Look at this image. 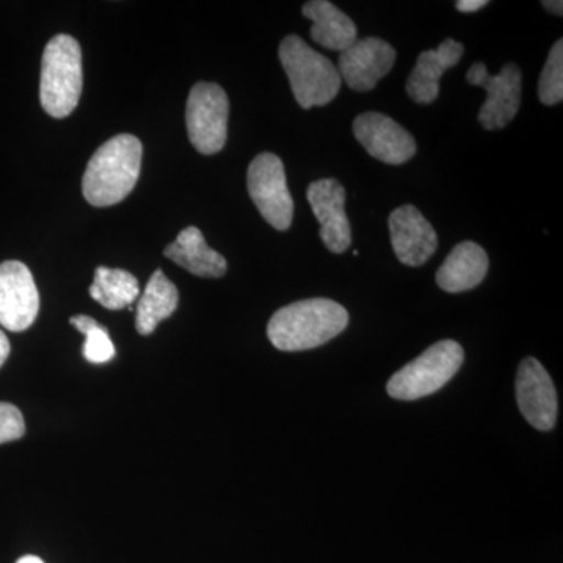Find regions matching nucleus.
<instances>
[{"label":"nucleus","instance_id":"obj_6","mask_svg":"<svg viewBox=\"0 0 563 563\" xmlns=\"http://www.w3.org/2000/svg\"><path fill=\"white\" fill-rule=\"evenodd\" d=\"M229 98L220 85L199 81L187 101V131L192 146L203 155L222 151L228 141Z\"/></svg>","mask_w":563,"mask_h":563},{"label":"nucleus","instance_id":"obj_17","mask_svg":"<svg viewBox=\"0 0 563 563\" xmlns=\"http://www.w3.org/2000/svg\"><path fill=\"white\" fill-rule=\"evenodd\" d=\"M165 255L195 276L217 279L228 273L225 258L220 252L211 250L202 232L192 225L177 235L176 242L166 247Z\"/></svg>","mask_w":563,"mask_h":563},{"label":"nucleus","instance_id":"obj_2","mask_svg":"<svg viewBox=\"0 0 563 563\" xmlns=\"http://www.w3.org/2000/svg\"><path fill=\"white\" fill-rule=\"evenodd\" d=\"M143 144L129 133L113 136L92 154L85 169L81 190L95 207L120 203L139 181Z\"/></svg>","mask_w":563,"mask_h":563},{"label":"nucleus","instance_id":"obj_22","mask_svg":"<svg viewBox=\"0 0 563 563\" xmlns=\"http://www.w3.org/2000/svg\"><path fill=\"white\" fill-rule=\"evenodd\" d=\"M539 98L544 106H558L563 99V40L551 47L547 65L540 74Z\"/></svg>","mask_w":563,"mask_h":563},{"label":"nucleus","instance_id":"obj_16","mask_svg":"<svg viewBox=\"0 0 563 563\" xmlns=\"http://www.w3.org/2000/svg\"><path fill=\"white\" fill-rule=\"evenodd\" d=\"M488 255L473 242L457 244L437 272L435 280L446 292L473 290L483 284L488 272Z\"/></svg>","mask_w":563,"mask_h":563},{"label":"nucleus","instance_id":"obj_9","mask_svg":"<svg viewBox=\"0 0 563 563\" xmlns=\"http://www.w3.org/2000/svg\"><path fill=\"white\" fill-rule=\"evenodd\" d=\"M40 312V292L31 269L22 262L0 265V325L7 331H27Z\"/></svg>","mask_w":563,"mask_h":563},{"label":"nucleus","instance_id":"obj_19","mask_svg":"<svg viewBox=\"0 0 563 563\" xmlns=\"http://www.w3.org/2000/svg\"><path fill=\"white\" fill-rule=\"evenodd\" d=\"M177 306L179 291L176 285L162 272H155L136 307V331L141 335H151L163 320L176 312Z\"/></svg>","mask_w":563,"mask_h":563},{"label":"nucleus","instance_id":"obj_21","mask_svg":"<svg viewBox=\"0 0 563 563\" xmlns=\"http://www.w3.org/2000/svg\"><path fill=\"white\" fill-rule=\"evenodd\" d=\"M70 324L85 335L84 355L88 362L101 365L114 357L117 350L111 342L109 331L95 318L79 314V317L70 318Z\"/></svg>","mask_w":563,"mask_h":563},{"label":"nucleus","instance_id":"obj_12","mask_svg":"<svg viewBox=\"0 0 563 563\" xmlns=\"http://www.w3.org/2000/svg\"><path fill=\"white\" fill-rule=\"evenodd\" d=\"M396 62V51L391 44L377 36L355 41L342 52L339 58V73L351 90L372 91L377 81L390 73Z\"/></svg>","mask_w":563,"mask_h":563},{"label":"nucleus","instance_id":"obj_5","mask_svg":"<svg viewBox=\"0 0 563 563\" xmlns=\"http://www.w3.org/2000/svg\"><path fill=\"white\" fill-rule=\"evenodd\" d=\"M465 352L457 342L443 340L428 347L420 357L393 374L387 393L399 401H415L439 391L461 369Z\"/></svg>","mask_w":563,"mask_h":563},{"label":"nucleus","instance_id":"obj_27","mask_svg":"<svg viewBox=\"0 0 563 563\" xmlns=\"http://www.w3.org/2000/svg\"><path fill=\"white\" fill-rule=\"evenodd\" d=\"M16 563H44L41 561L40 558H36V555H24V558H21L20 561Z\"/></svg>","mask_w":563,"mask_h":563},{"label":"nucleus","instance_id":"obj_10","mask_svg":"<svg viewBox=\"0 0 563 563\" xmlns=\"http://www.w3.org/2000/svg\"><path fill=\"white\" fill-rule=\"evenodd\" d=\"M515 391L526 421L537 431H551L558 421V391L542 363L533 357L525 358L520 363Z\"/></svg>","mask_w":563,"mask_h":563},{"label":"nucleus","instance_id":"obj_11","mask_svg":"<svg viewBox=\"0 0 563 563\" xmlns=\"http://www.w3.org/2000/svg\"><path fill=\"white\" fill-rule=\"evenodd\" d=\"M354 136L376 161L402 165L417 152V141L402 125L376 111H368L354 121Z\"/></svg>","mask_w":563,"mask_h":563},{"label":"nucleus","instance_id":"obj_8","mask_svg":"<svg viewBox=\"0 0 563 563\" xmlns=\"http://www.w3.org/2000/svg\"><path fill=\"white\" fill-rule=\"evenodd\" d=\"M466 81L487 91V101L479 111V122L487 131H498L512 122L520 110L521 70L515 63L503 66L498 76H490L484 63H474Z\"/></svg>","mask_w":563,"mask_h":563},{"label":"nucleus","instance_id":"obj_20","mask_svg":"<svg viewBox=\"0 0 563 563\" xmlns=\"http://www.w3.org/2000/svg\"><path fill=\"white\" fill-rule=\"evenodd\" d=\"M90 295L106 309L121 310L136 301L140 296V285L136 277L124 269L99 266L90 287Z\"/></svg>","mask_w":563,"mask_h":563},{"label":"nucleus","instance_id":"obj_15","mask_svg":"<svg viewBox=\"0 0 563 563\" xmlns=\"http://www.w3.org/2000/svg\"><path fill=\"white\" fill-rule=\"evenodd\" d=\"M463 51L459 41L446 38L437 49L421 52L406 84L410 99L422 106L435 101L440 95V79L448 69L461 62Z\"/></svg>","mask_w":563,"mask_h":563},{"label":"nucleus","instance_id":"obj_25","mask_svg":"<svg viewBox=\"0 0 563 563\" xmlns=\"http://www.w3.org/2000/svg\"><path fill=\"white\" fill-rule=\"evenodd\" d=\"M10 355V342L9 339H7L5 333L0 331V366L5 363L7 358H9Z\"/></svg>","mask_w":563,"mask_h":563},{"label":"nucleus","instance_id":"obj_1","mask_svg":"<svg viewBox=\"0 0 563 563\" xmlns=\"http://www.w3.org/2000/svg\"><path fill=\"white\" fill-rule=\"evenodd\" d=\"M350 313L332 299L313 298L282 307L268 322L276 350L298 352L322 346L347 328Z\"/></svg>","mask_w":563,"mask_h":563},{"label":"nucleus","instance_id":"obj_23","mask_svg":"<svg viewBox=\"0 0 563 563\" xmlns=\"http://www.w3.org/2000/svg\"><path fill=\"white\" fill-rule=\"evenodd\" d=\"M25 433L24 417L16 406L0 402V444L20 440Z\"/></svg>","mask_w":563,"mask_h":563},{"label":"nucleus","instance_id":"obj_24","mask_svg":"<svg viewBox=\"0 0 563 563\" xmlns=\"http://www.w3.org/2000/svg\"><path fill=\"white\" fill-rule=\"evenodd\" d=\"M485 5H488L487 0H459L455 3V7L462 13H474V11L483 10Z\"/></svg>","mask_w":563,"mask_h":563},{"label":"nucleus","instance_id":"obj_3","mask_svg":"<svg viewBox=\"0 0 563 563\" xmlns=\"http://www.w3.org/2000/svg\"><path fill=\"white\" fill-rule=\"evenodd\" d=\"M279 58L292 95L302 109L328 106L339 95L342 88L339 68L298 35H288L282 41Z\"/></svg>","mask_w":563,"mask_h":563},{"label":"nucleus","instance_id":"obj_13","mask_svg":"<svg viewBox=\"0 0 563 563\" xmlns=\"http://www.w3.org/2000/svg\"><path fill=\"white\" fill-rule=\"evenodd\" d=\"M307 199L317 221L320 222V236L325 247L333 254H343L350 250L352 233L344 210L346 191L343 185L335 179L312 181L307 188Z\"/></svg>","mask_w":563,"mask_h":563},{"label":"nucleus","instance_id":"obj_14","mask_svg":"<svg viewBox=\"0 0 563 563\" xmlns=\"http://www.w3.org/2000/svg\"><path fill=\"white\" fill-rule=\"evenodd\" d=\"M391 246L396 257L407 266L424 265L439 246V239L431 222L422 217L413 206H402L391 211L390 220Z\"/></svg>","mask_w":563,"mask_h":563},{"label":"nucleus","instance_id":"obj_4","mask_svg":"<svg viewBox=\"0 0 563 563\" xmlns=\"http://www.w3.org/2000/svg\"><path fill=\"white\" fill-rule=\"evenodd\" d=\"M84 85L80 44L57 35L47 43L41 63L40 101L52 118L69 117L79 103Z\"/></svg>","mask_w":563,"mask_h":563},{"label":"nucleus","instance_id":"obj_7","mask_svg":"<svg viewBox=\"0 0 563 563\" xmlns=\"http://www.w3.org/2000/svg\"><path fill=\"white\" fill-rule=\"evenodd\" d=\"M247 190L263 220L277 231H287L295 203L287 187L284 163L277 155L263 152L247 169Z\"/></svg>","mask_w":563,"mask_h":563},{"label":"nucleus","instance_id":"obj_26","mask_svg":"<svg viewBox=\"0 0 563 563\" xmlns=\"http://www.w3.org/2000/svg\"><path fill=\"white\" fill-rule=\"evenodd\" d=\"M542 5L548 11H551V13L559 14V16H562L563 3L561 2V0H559V2H555V0H547V2H543Z\"/></svg>","mask_w":563,"mask_h":563},{"label":"nucleus","instance_id":"obj_18","mask_svg":"<svg viewBox=\"0 0 563 563\" xmlns=\"http://www.w3.org/2000/svg\"><path fill=\"white\" fill-rule=\"evenodd\" d=\"M302 14L313 22L310 38L325 49L343 52L357 41L354 21L328 0L307 2Z\"/></svg>","mask_w":563,"mask_h":563}]
</instances>
